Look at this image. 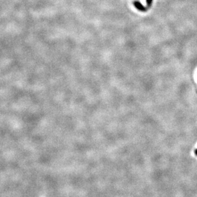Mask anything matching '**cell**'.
Instances as JSON below:
<instances>
[{
  "label": "cell",
  "mask_w": 197,
  "mask_h": 197,
  "mask_svg": "<svg viewBox=\"0 0 197 197\" xmlns=\"http://www.w3.org/2000/svg\"><path fill=\"white\" fill-rule=\"evenodd\" d=\"M133 5H134V7H135L136 9L139 10L140 11V12H145L147 11V9H148L147 7H145L144 6H143L140 1H136V0L133 1Z\"/></svg>",
  "instance_id": "obj_1"
},
{
  "label": "cell",
  "mask_w": 197,
  "mask_h": 197,
  "mask_svg": "<svg viewBox=\"0 0 197 197\" xmlns=\"http://www.w3.org/2000/svg\"><path fill=\"white\" fill-rule=\"evenodd\" d=\"M153 0H146V4H147V8H149L153 4Z\"/></svg>",
  "instance_id": "obj_2"
},
{
  "label": "cell",
  "mask_w": 197,
  "mask_h": 197,
  "mask_svg": "<svg viewBox=\"0 0 197 197\" xmlns=\"http://www.w3.org/2000/svg\"><path fill=\"white\" fill-rule=\"evenodd\" d=\"M195 154H196V155L197 156V149L196 150V151H195Z\"/></svg>",
  "instance_id": "obj_3"
}]
</instances>
